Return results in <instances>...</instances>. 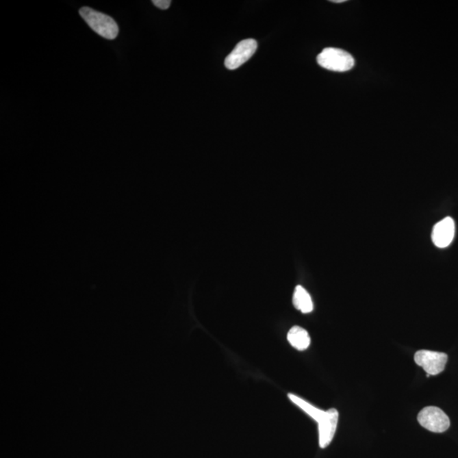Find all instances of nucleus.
Segmentation results:
<instances>
[{
    "instance_id": "nucleus-10",
    "label": "nucleus",
    "mask_w": 458,
    "mask_h": 458,
    "mask_svg": "<svg viewBox=\"0 0 458 458\" xmlns=\"http://www.w3.org/2000/svg\"><path fill=\"white\" fill-rule=\"evenodd\" d=\"M152 3L159 9L168 10L171 5L172 1H170V0H154Z\"/></svg>"
},
{
    "instance_id": "nucleus-9",
    "label": "nucleus",
    "mask_w": 458,
    "mask_h": 458,
    "mask_svg": "<svg viewBox=\"0 0 458 458\" xmlns=\"http://www.w3.org/2000/svg\"><path fill=\"white\" fill-rule=\"evenodd\" d=\"M293 305L297 310L305 314H310L314 310V303L310 294L301 285L296 286L294 289Z\"/></svg>"
},
{
    "instance_id": "nucleus-7",
    "label": "nucleus",
    "mask_w": 458,
    "mask_h": 458,
    "mask_svg": "<svg viewBox=\"0 0 458 458\" xmlns=\"http://www.w3.org/2000/svg\"><path fill=\"white\" fill-rule=\"evenodd\" d=\"M455 222L450 216L436 223L432 231V241L436 247L444 249L452 244L455 237Z\"/></svg>"
},
{
    "instance_id": "nucleus-4",
    "label": "nucleus",
    "mask_w": 458,
    "mask_h": 458,
    "mask_svg": "<svg viewBox=\"0 0 458 458\" xmlns=\"http://www.w3.org/2000/svg\"><path fill=\"white\" fill-rule=\"evenodd\" d=\"M418 421L422 427L434 433H443L450 427L448 416L439 407H426L418 414Z\"/></svg>"
},
{
    "instance_id": "nucleus-8",
    "label": "nucleus",
    "mask_w": 458,
    "mask_h": 458,
    "mask_svg": "<svg viewBox=\"0 0 458 458\" xmlns=\"http://www.w3.org/2000/svg\"><path fill=\"white\" fill-rule=\"evenodd\" d=\"M288 342L294 349L298 351L307 350L311 344L310 335L307 330L299 326H294L287 335Z\"/></svg>"
},
{
    "instance_id": "nucleus-11",
    "label": "nucleus",
    "mask_w": 458,
    "mask_h": 458,
    "mask_svg": "<svg viewBox=\"0 0 458 458\" xmlns=\"http://www.w3.org/2000/svg\"><path fill=\"white\" fill-rule=\"evenodd\" d=\"M333 3H344L346 2V0H332Z\"/></svg>"
},
{
    "instance_id": "nucleus-1",
    "label": "nucleus",
    "mask_w": 458,
    "mask_h": 458,
    "mask_svg": "<svg viewBox=\"0 0 458 458\" xmlns=\"http://www.w3.org/2000/svg\"><path fill=\"white\" fill-rule=\"evenodd\" d=\"M294 404L299 407L305 414L318 424L319 446L321 448H326L332 442L333 436L335 435L337 425L339 421V411L332 408L328 411H322L319 408L312 406L301 397L293 394L288 395Z\"/></svg>"
},
{
    "instance_id": "nucleus-5",
    "label": "nucleus",
    "mask_w": 458,
    "mask_h": 458,
    "mask_svg": "<svg viewBox=\"0 0 458 458\" xmlns=\"http://www.w3.org/2000/svg\"><path fill=\"white\" fill-rule=\"evenodd\" d=\"M448 360L446 353L421 350L415 353L414 361L427 372V377L437 375L444 371Z\"/></svg>"
},
{
    "instance_id": "nucleus-2",
    "label": "nucleus",
    "mask_w": 458,
    "mask_h": 458,
    "mask_svg": "<svg viewBox=\"0 0 458 458\" xmlns=\"http://www.w3.org/2000/svg\"><path fill=\"white\" fill-rule=\"evenodd\" d=\"M79 13L91 29L94 31L96 34L101 35V37L112 40L118 35V26L111 16L96 12V10L88 8V7H83Z\"/></svg>"
},
{
    "instance_id": "nucleus-3",
    "label": "nucleus",
    "mask_w": 458,
    "mask_h": 458,
    "mask_svg": "<svg viewBox=\"0 0 458 458\" xmlns=\"http://www.w3.org/2000/svg\"><path fill=\"white\" fill-rule=\"evenodd\" d=\"M318 65L333 72H347L353 69L355 60L349 53L343 49L327 48L318 55Z\"/></svg>"
},
{
    "instance_id": "nucleus-6",
    "label": "nucleus",
    "mask_w": 458,
    "mask_h": 458,
    "mask_svg": "<svg viewBox=\"0 0 458 458\" xmlns=\"http://www.w3.org/2000/svg\"><path fill=\"white\" fill-rule=\"evenodd\" d=\"M257 42L255 39H244L236 45L233 51L227 56L225 66L229 70H236L248 62L257 51Z\"/></svg>"
}]
</instances>
